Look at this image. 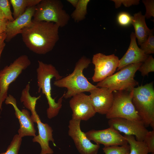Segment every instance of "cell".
I'll return each mask as SVG.
<instances>
[{
	"mask_svg": "<svg viewBox=\"0 0 154 154\" xmlns=\"http://www.w3.org/2000/svg\"><path fill=\"white\" fill-rule=\"evenodd\" d=\"M33 17V21L52 22L60 27L66 26L70 18L59 0H41L35 6Z\"/></svg>",
	"mask_w": 154,
	"mask_h": 154,
	"instance_id": "obj_5",
	"label": "cell"
},
{
	"mask_svg": "<svg viewBox=\"0 0 154 154\" xmlns=\"http://www.w3.org/2000/svg\"><path fill=\"white\" fill-rule=\"evenodd\" d=\"M130 37L131 40L129 45L124 55L119 60L117 69V71L131 64L142 63L149 56L145 54L138 46L134 33H131Z\"/></svg>",
	"mask_w": 154,
	"mask_h": 154,
	"instance_id": "obj_18",
	"label": "cell"
},
{
	"mask_svg": "<svg viewBox=\"0 0 154 154\" xmlns=\"http://www.w3.org/2000/svg\"><path fill=\"white\" fill-rule=\"evenodd\" d=\"M6 37V34L5 32L0 34V49L4 48L5 46V41Z\"/></svg>",
	"mask_w": 154,
	"mask_h": 154,
	"instance_id": "obj_33",
	"label": "cell"
},
{
	"mask_svg": "<svg viewBox=\"0 0 154 154\" xmlns=\"http://www.w3.org/2000/svg\"><path fill=\"white\" fill-rule=\"evenodd\" d=\"M90 1V0H79L71 15L75 22L78 23L85 19L87 14V6Z\"/></svg>",
	"mask_w": 154,
	"mask_h": 154,
	"instance_id": "obj_22",
	"label": "cell"
},
{
	"mask_svg": "<svg viewBox=\"0 0 154 154\" xmlns=\"http://www.w3.org/2000/svg\"><path fill=\"white\" fill-rule=\"evenodd\" d=\"M114 100L112 106L106 115L110 119L121 118L133 120H141L132 103L133 90L113 92Z\"/></svg>",
	"mask_w": 154,
	"mask_h": 154,
	"instance_id": "obj_7",
	"label": "cell"
},
{
	"mask_svg": "<svg viewBox=\"0 0 154 154\" xmlns=\"http://www.w3.org/2000/svg\"><path fill=\"white\" fill-rule=\"evenodd\" d=\"M35 6L28 8L25 12L12 22L7 23L5 31L6 37L5 41L10 42L17 35L21 34L22 30L32 23V18Z\"/></svg>",
	"mask_w": 154,
	"mask_h": 154,
	"instance_id": "obj_17",
	"label": "cell"
},
{
	"mask_svg": "<svg viewBox=\"0 0 154 154\" xmlns=\"http://www.w3.org/2000/svg\"><path fill=\"white\" fill-rule=\"evenodd\" d=\"M23 29L21 33L23 40L30 50L39 54L51 51L59 39V26L44 21H34Z\"/></svg>",
	"mask_w": 154,
	"mask_h": 154,
	"instance_id": "obj_1",
	"label": "cell"
},
{
	"mask_svg": "<svg viewBox=\"0 0 154 154\" xmlns=\"http://www.w3.org/2000/svg\"><path fill=\"white\" fill-rule=\"evenodd\" d=\"M119 59L114 54L106 55L102 53L93 55L92 63L94 65V73L92 80L99 82L114 73L117 68Z\"/></svg>",
	"mask_w": 154,
	"mask_h": 154,
	"instance_id": "obj_9",
	"label": "cell"
},
{
	"mask_svg": "<svg viewBox=\"0 0 154 154\" xmlns=\"http://www.w3.org/2000/svg\"><path fill=\"white\" fill-rule=\"evenodd\" d=\"M142 2L146 8L144 16L147 19L152 17H154V1L153 0H143Z\"/></svg>",
	"mask_w": 154,
	"mask_h": 154,
	"instance_id": "obj_30",
	"label": "cell"
},
{
	"mask_svg": "<svg viewBox=\"0 0 154 154\" xmlns=\"http://www.w3.org/2000/svg\"><path fill=\"white\" fill-rule=\"evenodd\" d=\"M108 124L109 127L125 135L134 136L138 141H143L149 131L141 120L115 118L109 119Z\"/></svg>",
	"mask_w": 154,
	"mask_h": 154,
	"instance_id": "obj_11",
	"label": "cell"
},
{
	"mask_svg": "<svg viewBox=\"0 0 154 154\" xmlns=\"http://www.w3.org/2000/svg\"><path fill=\"white\" fill-rule=\"evenodd\" d=\"M41 0H9L13 9L12 15L14 19L23 13L29 7L36 6Z\"/></svg>",
	"mask_w": 154,
	"mask_h": 154,
	"instance_id": "obj_20",
	"label": "cell"
},
{
	"mask_svg": "<svg viewBox=\"0 0 154 154\" xmlns=\"http://www.w3.org/2000/svg\"><path fill=\"white\" fill-rule=\"evenodd\" d=\"M132 16L129 13L123 12L119 13L117 17V21L120 25L126 27L131 24Z\"/></svg>",
	"mask_w": 154,
	"mask_h": 154,
	"instance_id": "obj_28",
	"label": "cell"
},
{
	"mask_svg": "<svg viewBox=\"0 0 154 154\" xmlns=\"http://www.w3.org/2000/svg\"><path fill=\"white\" fill-rule=\"evenodd\" d=\"M91 62L90 60L83 56L76 63L73 72L60 79L55 80L54 85L57 87L66 88L64 98L68 99L82 92H90L97 87L88 80L83 74Z\"/></svg>",
	"mask_w": 154,
	"mask_h": 154,
	"instance_id": "obj_3",
	"label": "cell"
},
{
	"mask_svg": "<svg viewBox=\"0 0 154 154\" xmlns=\"http://www.w3.org/2000/svg\"><path fill=\"white\" fill-rule=\"evenodd\" d=\"M140 48L146 54L154 53V36L153 29L151 31L147 39L140 45Z\"/></svg>",
	"mask_w": 154,
	"mask_h": 154,
	"instance_id": "obj_24",
	"label": "cell"
},
{
	"mask_svg": "<svg viewBox=\"0 0 154 154\" xmlns=\"http://www.w3.org/2000/svg\"><path fill=\"white\" fill-rule=\"evenodd\" d=\"M85 133L90 140L97 144H103L104 147L128 144L124 136L112 127L103 130L92 129Z\"/></svg>",
	"mask_w": 154,
	"mask_h": 154,
	"instance_id": "obj_13",
	"label": "cell"
},
{
	"mask_svg": "<svg viewBox=\"0 0 154 154\" xmlns=\"http://www.w3.org/2000/svg\"><path fill=\"white\" fill-rule=\"evenodd\" d=\"M129 147V154H148L149 150L143 141L137 140L135 137L131 135H124Z\"/></svg>",
	"mask_w": 154,
	"mask_h": 154,
	"instance_id": "obj_21",
	"label": "cell"
},
{
	"mask_svg": "<svg viewBox=\"0 0 154 154\" xmlns=\"http://www.w3.org/2000/svg\"><path fill=\"white\" fill-rule=\"evenodd\" d=\"M89 95L96 113L106 115L113 103V92L105 87H96L90 92Z\"/></svg>",
	"mask_w": 154,
	"mask_h": 154,
	"instance_id": "obj_16",
	"label": "cell"
},
{
	"mask_svg": "<svg viewBox=\"0 0 154 154\" xmlns=\"http://www.w3.org/2000/svg\"><path fill=\"white\" fill-rule=\"evenodd\" d=\"M138 70L143 76H148L149 73L154 72V59L152 55H149L147 58L139 67Z\"/></svg>",
	"mask_w": 154,
	"mask_h": 154,
	"instance_id": "obj_25",
	"label": "cell"
},
{
	"mask_svg": "<svg viewBox=\"0 0 154 154\" xmlns=\"http://www.w3.org/2000/svg\"><path fill=\"white\" fill-rule=\"evenodd\" d=\"M132 103L145 127L154 129V88L152 82L133 89Z\"/></svg>",
	"mask_w": 154,
	"mask_h": 154,
	"instance_id": "obj_4",
	"label": "cell"
},
{
	"mask_svg": "<svg viewBox=\"0 0 154 154\" xmlns=\"http://www.w3.org/2000/svg\"><path fill=\"white\" fill-rule=\"evenodd\" d=\"M142 63L139 62L127 65L116 73L98 82L96 86L106 87L113 92L120 90L131 91L138 85L134 76Z\"/></svg>",
	"mask_w": 154,
	"mask_h": 154,
	"instance_id": "obj_6",
	"label": "cell"
},
{
	"mask_svg": "<svg viewBox=\"0 0 154 154\" xmlns=\"http://www.w3.org/2000/svg\"><path fill=\"white\" fill-rule=\"evenodd\" d=\"M5 103L7 105L10 104L13 107L15 115L20 124L18 130L19 136L21 138L26 136H36L34 122L31 118L29 112L25 109L20 110L17 106L16 99L11 94L8 96Z\"/></svg>",
	"mask_w": 154,
	"mask_h": 154,
	"instance_id": "obj_14",
	"label": "cell"
},
{
	"mask_svg": "<svg viewBox=\"0 0 154 154\" xmlns=\"http://www.w3.org/2000/svg\"><path fill=\"white\" fill-rule=\"evenodd\" d=\"M31 112V117L34 122L37 123L38 132V135L33 138V142H37L40 145L41 148L40 154H53L54 151L49 145V142L52 141L55 145L52 128L48 124L41 122L36 110Z\"/></svg>",
	"mask_w": 154,
	"mask_h": 154,
	"instance_id": "obj_15",
	"label": "cell"
},
{
	"mask_svg": "<svg viewBox=\"0 0 154 154\" xmlns=\"http://www.w3.org/2000/svg\"><path fill=\"white\" fill-rule=\"evenodd\" d=\"M31 64V62L28 56L23 55L0 71V111L2 109L3 103L8 96L9 85Z\"/></svg>",
	"mask_w": 154,
	"mask_h": 154,
	"instance_id": "obj_8",
	"label": "cell"
},
{
	"mask_svg": "<svg viewBox=\"0 0 154 154\" xmlns=\"http://www.w3.org/2000/svg\"><path fill=\"white\" fill-rule=\"evenodd\" d=\"M38 66L37 69L38 92L41 90L46 97L48 104L46 110L47 117L50 119L56 116L61 109L64 93L56 102L51 96V80L54 78L55 80L63 77L55 67L51 64H47L38 61Z\"/></svg>",
	"mask_w": 154,
	"mask_h": 154,
	"instance_id": "obj_2",
	"label": "cell"
},
{
	"mask_svg": "<svg viewBox=\"0 0 154 154\" xmlns=\"http://www.w3.org/2000/svg\"><path fill=\"white\" fill-rule=\"evenodd\" d=\"M22 141V138L20 137L18 134L15 135L8 146L6 151L1 153L0 154H18Z\"/></svg>",
	"mask_w": 154,
	"mask_h": 154,
	"instance_id": "obj_26",
	"label": "cell"
},
{
	"mask_svg": "<svg viewBox=\"0 0 154 154\" xmlns=\"http://www.w3.org/2000/svg\"><path fill=\"white\" fill-rule=\"evenodd\" d=\"M3 49H4V48L0 49V58L1 57V54Z\"/></svg>",
	"mask_w": 154,
	"mask_h": 154,
	"instance_id": "obj_36",
	"label": "cell"
},
{
	"mask_svg": "<svg viewBox=\"0 0 154 154\" xmlns=\"http://www.w3.org/2000/svg\"><path fill=\"white\" fill-rule=\"evenodd\" d=\"M8 21L5 19H0V34L5 32Z\"/></svg>",
	"mask_w": 154,
	"mask_h": 154,
	"instance_id": "obj_32",
	"label": "cell"
},
{
	"mask_svg": "<svg viewBox=\"0 0 154 154\" xmlns=\"http://www.w3.org/2000/svg\"><path fill=\"white\" fill-rule=\"evenodd\" d=\"M131 24L133 25L136 38L140 45L147 38L151 31L145 21V17L141 12L135 13L132 16Z\"/></svg>",
	"mask_w": 154,
	"mask_h": 154,
	"instance_id": "obj_19",
	"label": "cell"
},
{
	"mask_svg": "<svg viewBox=\"0 0 154 154\" xmlns=\"http://www.w3.org/2000/svg\"><path fill=\"white\" fill-rule=\"evenodd\" d=\"M69 105L72 111V119L86 121L96 113L89 95L84 92L72 97Z\"/></svg>",
	"mask_w": 154,
	"mask_h": 154,
	"instance_id": "obj_12",
	"label": "cell"
},
{
	"mask_svg": "<svg viewBox=\"0 0 154 154\" xmlns=\"http://www.w3.org/2000/svg\"><path fill=\"white\" fill-rule=\"evenodd\" d=\"M81 120L72 118L69 121L68 134L80 154H97L100 145L94 144L81 130Z\"/></svg>",
	"mask_w": 154,
	"mask_h": 154,
	"instance_id": "obj_10",
	"label": "cell"
},
{
	"mask_svg": "<svg viewBox=\"0 0 154 154\" xmlns=\"http://www.w3.org/2000/svg\"><path fill=\"white\" fill-rule=\"evenodd\" d=\"M5 19L0 9V19Z\"/></svg>",
	"mask_w": 154,
	"mask_h": 154,
	"instance_id": "obj_35",
	"label": "cell"
},
{
	"mask_svg": "<svg viewBox=\"0 0 154 154\" xmlns=\"http://www.w3.org/2000/svg\"><path fill=\"white\" fill-rule=\"evenodd\" d=\"M102 150L105 154H129V147L128 144L121 146L104 147Z\"/></svg>",
	"mask_w": 154,
	"mask_h": 154,
	"instance_id": "obj_23",
	"label": "cell"
},
{
	"mask_svg": "<svg viewBox=\"0 0 154 154\" xmlns=\"http://www.w3.org/2000/svg\"><path fill=\"white\" fill-rule=\"evenodd\" d=\"M67 1L75 8L78 4L79 0H67Z\"/></svg>",
	"mask_w": 154,
	"mask_h": 154,
	"instance_id": "obj_34",
	"label": "cell"
},
{
	"mask_svg": "<svg viewBox=\"0 0 154 154\" xmlns=\"http://www.w3.org/2000/svg\"><path fill=\"white\" fill-rule=\"evenodd\" d=\"M150 154H154V153H151Z\"/></svg>",
	"mask_w": 154,
	"mask_h": 154,
	"instance_id": "obj_37",
	"label": "cell"
},
{
	"mask_svg": "<svg viewBox=\"0 0 154 154\" xmlns=\"http://www.w3.org/2000/svg\"><path fill=\"white\" fill-rule=\"evenodd\" d=\"M143 141L147 146L149 153H154V129L148 131Z\"/></svg>",
	"mask_w": 154,
	"mask_h": 154,
	"instance_id": "obj_29",
	"label": "cell"
},
{
	"mask_svg": "<svg viewBox=\"0 0 154 154\" xmlns=\"http://www.w3.org/2000/svg\"><path fill=\"white\" fill-rule=\"evenodd\" d=\"M0 9L5 18L9 21L12 22L14 20L11 10L9 0H0Z\"/></svg>",
	"mask_w": 154,
	"mask_h": 154,
	"instance_id": "obj_27",
	"label": "cell"
},
{
	"mask_svg": "<svg viewBox=\"0 0 154 154\" xmlns=\"http://www.w3.org/2000/svg\"><path fill=\"white\" fill-rule=\"evenodd\" d=\"M115 3V7L117 8L122 4L126 7H129L132 5H137L139 3V0H112Z\"/></svg>",
	"mask_w": 154,
	"mask_h": 154,
	"instance_id": "obj_31",
	"label": "cell"
}]
</instances>
